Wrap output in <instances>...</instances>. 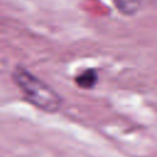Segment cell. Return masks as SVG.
Masks as SVG:
<instances>
[{"mask_svg":"<svg viewBox=\"0 0 157 157\" xmlns=\"http://www.w3.org/2000/svg\"><path fill=\"white\" fill-rule=\"evenodd\" d=\"M12 80L25 99L45 113H56L63 104L60 94L47 82L32 74L27 67L17 65L12 71Z\"/></svg>","mask_w":157,"mask_h":157,"instance_id":"1","label":"cell"},{"mask_svg":"<svg viewBox=\"0 0 157 157\" xmlns=\"http://www.w3.org/2000/svg\"><path fill=\"white\" fill-rule=\"evenodd\" d=\"M115 9L124 16H132L135 15L140 7L142 0H112Z\"/></svg>","mask_w":157,"mask_h":157,"instance_id":"3","label":"cell"},{"mask_svg":"<svg viewBox=\"0 0 157 157\" xmlns=\"http://www.w3.org/2000/svg\"><path fill=\"white\" fill-rule=\"evenodd\" d=\"M75 82L81 88L91 90L98 82V72L96 69H86L75 76Z\"/></svg>","mask_w":157,"mask_h":157,"instance_id":"2","label":"cell"}]
</instances>
